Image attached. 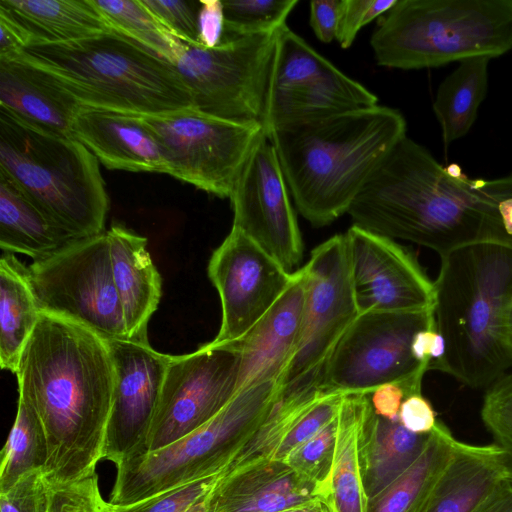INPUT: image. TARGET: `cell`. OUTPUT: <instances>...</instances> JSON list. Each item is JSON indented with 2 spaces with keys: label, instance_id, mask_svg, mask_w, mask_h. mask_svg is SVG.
<instances>
[{
  "label": "cell",
  "instance_id": "cell-31",
  "mask_svg": "<svg viewBox=\"0 0 512 512\" xmlns=\"http://www.w3.org/2000/svg\"><path fill=\"white\" fill-rule=\"evenodd\" d=\"M370 394H346L338 415V436L329 495L331 512H367L362 482L359 439Z\"/></svg>",
  "mask_w": 512,
  "mask_h": 512
},
{
  "label": "cell",
  "instance_id": "cell-32",
  "mask_svg": "<svg viewBox=\"0 0 512 512\" xmlns=\"http://www.w3.org/2000/svg\"><path fill=\"white\" fill-rule=\"evenodd\" d=\"M490 60L485 56L466 58L440 83L433 111L446 147L466 136L474 125L488 92Z\"/></svg>",
  "mask_w": 512,
  "mask_h": 512
},
{
  "label": "cell",
  "instance_id": "cell-13",
  "mask_svg": "<svg viewBox=\"0 0 512 512\" xmlns=\"http://www.w3.org/2000/svg\"><path fill=\"white\" fill-rule=\"evenodd\" d=\"M239 366L231 343L209 342L171 355L143 453L176 442L216 416L237 394Z\"/></svg>",
  "mask_w": 512,
  "mask_h": 512
},
{
  "label": "cell",
  "instance_id": "cell-21",
  "mask_svg": "<svg viewBox=\"0 0 512 512\" xmlns=\"http://www.w3.org/2000/svg\"><path fill=\"white\" fill-rule=\"evenodd\" d=\"M72 137L108 169L169 174L164 151L140 115L83 106Z\"/></svg>",
  "mask_w": 512,
  "mask_h": 512
},
{
  "label": "cell",
  "instance_id": "cell-9",
  "mask_svg": "<svg viewBox=\"0 0 512 512\" xmlns=\"http://www.w3.org/2000/svg\"><path fill=\"white\" fill-rule=\"evenodd\" d=\"M436 326L434 309L358 315L341 336L323 366L330 392L370 394L387 383H399L406 397L421 394L426 364L412 355L415 334Z\"/></svg>",
  "mask_w": 512,
  "mask_h": 512
},
{
  "label": "cell",
  "instance_id": "cell-39",
  "mask_svg": "<svg viewBox=\"0 0 512 512\" xmlns=\"http://www.w3.org/2000/svg\"><path fill=\"white\" fill-rule=\"evenodd\" d=\"M481 418L493 443L503 452L506 467L512 475V372L505 373L489 386Z\"/></svg>",
  "mask_w": 512,
  "mask_h": 512
},
{
  "label": "cell",
  "instance_id": "cell-20",
  "mask_svg": "<svg viewBox=\"0 0 512 512\" xmlns=\"http://www.w3.org/2000/svg\"><path fill=\"white\" fill-rule=\"evenodd\" d=\"M378 98L331 62L280 87L266 88L262 127L266 135L294 123L378 105Z\"/></svg>",
  "mask_w": 512,
  "mask_h": 512
},
{
  "label": "cell",
  "instance_id": "cell-6",
  "mask_svg": "<svg viewBox=\"0 0 512 512\" xmlns=\"http://www.w3.org/2000/svg\"><path fill=\"white\" fill-rule=\"evenodd\" d=\"M370 44L378 65L417 70L512 50V0H396Z\"/></svg>",
  "mask_w": 512,
  "mask_h": 512
},
{
  "label": "cell",
  "instance_id": "cell-47",
  "mask_svg": "<svg viewBox=\"0 0 512 512\" xmlns=\"http://www.w3.org/2000/svg\"><path fill=\"white\" fill-rule=\"evenodd\" d=\"M398 419L415 434H429L438 422L431 403L422 394H414L403 400Z\"/></svg>",
  "mask_w": 512,
  "mask_h": 512
},
{
  "label": "cell",
  "instance_id": "cell-49",
  "mask_svg": "<svg viewBox=\"0 0 512 512\" xmlns=\"http://www.w3.org/2000/svg\"><path fill=\"white\" fill-rule=\"evenodd\" d=\"M406 393L399 383H387L370 393V401L376 415L388 420H398L401 404Z\"/></svg>",
  "mask_w": 512,
  "mask_h": 512
},
{
  "label": "cell",
  "instance_id": "cell-18",
  "mask_svg": "<svg viewBox=\"0 0 512 512\" xmlns=\"http://www.w3.org/2000/svg\"><path fill=\"white\" fill-rule=\"evenodd\" d=\"M345 236L359 314L433 307L434 284L409 250L356 225Z\"/></svg>",
  "mask_w": 512,
  "mask_h": 512
},
{
  "label": "cell",
  "instance_id": "cell-29",
  "mask_svg": "<svg viewBox=\"0 0 512 512\" xmlns=\"http://www.w3.org/2000/svg\"><path fill=\"white\" fill-rule=\"evenodd\" d=\"M28 267L13 253L0 260V365L16 374L24 347L41 317Z\"/></svg>",
  "mask_w": 512,
  "mask_h": 512
},
{
  "label": "cell",
  "instance_id": "cell-8",
  "mask_svg": "<svg viewBox=\"0 0 512 512\" xmlns=\"http://www.w3.org/2000/svg\"><path fill=\"white\" fill-rule=\"evenodd\" d=\"M279 390L277 380L242 390L194 432L163 448L122 461L116 466L108 502L128 505L220 475L260 427Z\"/></svg>",
  "mask_w": 512,
  "mask_h": 512
},
{
  "label": "cell",
  "instance_id": "cell-4",
  "mask_svg": "<svg viewBox=\"0 0 512 512\" xmlns=\"http://www.w3.org/2000/svg\"><path fill=\"white\" fill-rule=\"evenodd\" d=\"M440 258L433 282L435 322L445 348L439 371L471 388L490 386L512 366L503 342L512 248L477 241Z\"/></svg>",
  "mask_w": 512,
  "mask_h": 512
},
{
  "label": "cell",
  "instance_id": "cell-26",
  "mask_svg": "<svg viewBox=\"0 0 512 512\" xmlns=\"http://www.w3.org/2000/svg\"><path fill=\"white\" fill-rule=\"evenodd\" d=\"M430 434V433H429ZM429 434H415L398 420L366 412L359 439V457L365 494L374 498L419 457Z\"/></svg>",
  "mask_w": 512,
  "mask_h": 512
},
{
  "label": "cell",
  "instance_id": "cell-23",
  "mask_svg": "<svg viewBox=\"0 0 512 512\" xmlns=\"http://www.w3.org/2000/svg\"><path fill=\"white\" fill-rule=\"evenodd\" d=\"M83 105L48 71L21 55L0 58V109L38 129L72 137Z\"/></svg>",
  "mask_w": 512,
  "mask_h": 512
},
{
  "label": "cell",
  "instance_id": "cell-14",
  "mask_svg": "<svg viewBox=\"0 0 512 512\" xmlns=\"http://www.w3.org/2000/svg\"><path fill=\"white\" fill-rule=\"evenodd\" d=\"M302 270L306 296L301 329L295 352L278 380L280 387L322 367L359 315L345 234L314 248Z\"/></svg>",
  "mask_w": 512,
  "mask_h": 512
},
{
  "label": "cell",
  "instance_id": "cell-3",
  "mask_svg": "<svg viewBox=\"0 0 512 512\" xmlns=\"http://www.w3.org/2000/svg\"><path fill=\"white\" fill-rule=\"evenodd\" d=\"M406 128L400 111L375 105L286 125L267 137L297 210L319 228L348 212Z\"/></svg>",
  "mask_w": 512,
  "mask_h": 512
},
{
  "label": "cell",
  "instance_id": "cell-27",
  "mask_svg": "<svg viewBox=\"0 0 512 512\" xmlns=\"http://www.w3.org/2000/svg\"><path fill=\"white\" fill-rule=\"evenodd\" d=\"M77 238L51 220L31 197L0 170V246L34 261L46 258Z\"/></svg>",
  "mask_w": 512,
  "mask_h": 512
},
{
  "label": "cell",
  "instance_id": "cell-17",
  "mask_svg": "<svg viewBox=\"0 0 512 512\" xmlns=\"http://www.w3.org/2000/svg\"><path fill=\"white\" fill-rule=\"evenodd\" d=\"M114 369L104 460L115 466L144 451L171 355L148 341H106Z\"/></svg>",
  "mask_w": 512,
  "mask_h": 512
},
{
  "label": "cell",
  "instance_id": "cell-5",
  "mask_svg": "<svg viewBox=\"0 0 512 512\" xmlns=\"http://www.w3.org/2000/svg\"><path fill=\"white\" fill-rule=\"evenodd\" d=\"M51 73L83 106L140 116L194 107L174 65L115 31L21 53Z\"/></svg>",
  "mask_w": 512,
  "mask_h": 512
},
{
  "label": "cell",
  "instance_id": "cell-10",
  "mask_svg": "<svg viewBox=\"0 0 512 512\" xmlns=\"http://www.w3.org/2000/svg\"><path fill=\"white\" fill-rule=\"evenodd\" d=\"M28 275L41 312L76 322L105 341L129 339L107 230L34 261Z\"/></svg>",
  "mask_w": 512,
  "mask_h": 512
},
{
  "label": "cell",
  "instance_id": "cell-25",
  "mask_svg": "<svg viewBox=\"0 0 512 512\" xmlns=\"http://www.w3.org/2000/svg\"><path fill=\"white\" fill-rule=\"evenodd\" d=\"M508 475L497 445L458 441L420 512H475Z\"/></svg>",
  "mask_w": 512,
  "mask_h": 512
},
{
  "label": "cell",
  "instance_id": "cell-53",
  "mask_svg": "<svg viewBox=\"0 0 512 512\" xmlns=\"http://www.w3.org/2000/svg\"><path fill=\"white\" fill-rule=\"evenodd\" d=\"M280 512H331L325 499H317L305 505L297 506Z\"/></svg>",
  "mask_w": 512,
  "mask_h": 512
},
{
  "label": "cell",
  "instance_id": "cell-52",
  "mask_svg": "<svg viewBox=\"0 0 512 512\" xmlns=\"http://www.w3.org/2000/svg\"><path fill=\"white\" fill-rule=\"evenodd\" d=\"M503 342L508 355L512 359V298L508 302L504 312Z\"/></svg>",
  "mask_w": 512,
  "mask_h": 512
},
{
  "label": "cell",
  "instance_id": "cell-48",
  "mask_svg": "<svg viewBox=\"0 0 512 512\" xmlns=\"http://www.w3.org/2000/svg\"><path fill=\"white\" fill-rule=\"evenodd\" d=\"M342 0H314L310 2V26L323 43L335 40L337 21Z\"/></svg>",
  "mask_w": 512,
  "mask_h": 512
},
{
  "label": "cell",
  "instance_id": "cell-42",
  "mask_svg": "<svg viewBox=\"0 0 512 512\" xmlns=\"http://www.w3.org/2000/svg\"><path fill=\"white\" fill-rule=\"evenodd\" d=\"M46 512H110L100 492L98 475L63 483L47 484Z\"/></svg>",
  "mask_w": 512,
  "mask_h": 512
},
{
  "label": "cell",
  "instance_id": "cell-7",
  "mask_svg": "<svg viewBox=\"0 0 512 512\" xmlns=\"http://www.w3.org/2000/svg\"><path fill=\"white\" fill-rule=\"evenodd\" d=\"M0 170L75 237L105 231L109 198L99 161L76 139L48 133L0 109Z\"/></svg>",
  "mask_w": 512,
  "mask_h": 512
},
{
  "label": "cell",
  "instance_id": "cell-45",
  "mask_svg": "<svg viewBox=\"0 0 512 512\" xmlns=\"http://www.w3.org/2000/svg\"><path fill=\"white\" fill-rule=\"evenodd\" d=\"M47 484L42 470L22 477L5 492H0V512H46Z\"/></svg>",
  "mask_w": 512,
  "mask_h": 512
},
{
  "label": "cell",
  "instance_id": "cell-40",
  "mask_svg": "<svg viewBox=\"0 0 512 512\" xmlns=\"http://www.w3.org/2000/svg\"><path fill=\"white\" fill-rule=\"evenodd\" d=\"M219 475L203 478L128 505H110V512H206L207 499Z\"/></svg>",
  "mask_w": 512,
  "mask_h": 512
},
{
  "label": "cell",
  "instance_id": "cell-41",
  "mask_svg": "<svg viewBox=\"0 0 512 512\" xmlns=\"http://www.w3.org/2000/svg\"><path fill=\"white\" fill-rule=\"evenodd\" d=\"M345 395L330 392L313 403L292 425L270 460L284 461L294 449L333 421L340 412Z\"/></svg>",
  "mask_w": 512,
  "mask_h": 512
},
{
  "label": "cell",
  "instance_id": "cell-50",
  "mask_svg": "<svg viewBox=\"0 0 512 512\" xmlns=\"http://www.w3.org/2000/svg\"><path fill=\"white\" fill-rule=\"evenodd\" d=\"M30 44L26 33L8 17L0 14V58L15 56Z\"/></svg>",
  "mask_w": 512,
  "mask_h": 512
},
{
  "label": "cell",
  "instance_id": "cell-46",
  "mask_svg": "<svg viewBox=\"0 0 512 512\" xmlns=\"http://www.w3.org/2000/svg\"><path fill=\"white\" fill-rule=\"evenodd\" d=\"M197 31V42L207 48L216 47L225 40V19L221 0H199Z\"/></svg>",
  "mask_w": 512,
  "mask_h": 512
},
{
  "label": "cell",
  "instance_id": "cell-34",
  "mask_svg": "<svg viewBox=\"0 0 512 512\" xmlns=\"http://www.w3.org/2000/svg\"><path fill=\"white\" fill-rule=\"evenodd\" d=\"M47 451L42 426L32 407L18 399L17 414L1 451L0 492H5L25 475L43 470Z\"/></svg>",
  "mask_w": 512,
  "mask_h": 512
},
{
  "label": "cell",
  "instance_id": "cell-16",
  "mask_svg": "<svg viewBox=\"0 0 512 512\" xmlns=\"http://www.w3.org/2000/svg\"><path fill=\"white\" fill-rule=\"evenodd\" d=\"M292 273L232 227L208 264L222 309L220 329L211 343H231L246 335L283 294Z\"/></svg>",
  "mask_w": 512,
  "mask_h": 512
},
{
  "label": "cell",
  "instance_id": "cell-38",
  "mask_svg": "<svg viewBox=\"0 0 512 512\" xmlns=\"http://www.w3.org/2000/svg\"><path fill=\"white\" fill-rule=\"evenodd\" d=\"M483 216V240L512 248V172L493 179H472Z\"/></svg>",
  "mask_w": 512,
  "mask_h": 512
},
{
  "label": "cell",
  "instance_id": "cell-11",
  "mask_svg": "<svg viewBox=\"0 0 512 512\" xmlns=\"http://www.w3.org/2000/svg\"><path fill=\"white\" fill-rule=\"evenodd\" d=\"M278 31L228 37L213 48L181 41L171 63L191 92L194 108L261 123Z\"/></svg>",
  "mask_w": 512,
  "mask_h": 512
},
{
  "label": "cell",
  "instance_id": "cell-44",
  "mask_svg": "<svg viewBox=\"0 0 512 512\" xmlns=\"http://www.w3.org/2000/svg\"><path fill=\"white\" fill-rule=\"evenodd\" d=\"M395 2L396 0H342L335 40L342 48H349L360 29L381 17Z\"/></svg>",
  "mask_w": 512,
  "mask_h": 512
},
{
  "label": "cell",
  "instance_id": "cell-12",
  "mask_svg": "<svg viewBox=\"0 0 512 512\" xmlns=\"http://www.w3.org/2000/svg\"><path fill=\"white\" fill-rule=\"evenodd\" d=\"M142 117L164 151L169 175L220 198H230L265 133L261 123L220 118L194 107Z\"/></svg>",
  "mask_w": 512,
  "mask_h": 512
},
{
  "label": "cell",
  "instance_id": "cell-28",
  "mask_svg": "<svg viewBox=\"0 0 512 512\" xmlns=\"http://www.w3.org/2000/svg\"><path fill=\"white\" fill-rule=\"evenodd\" d=\"M5 15L30 45L76 41L113 31L91 0H0Z\"/></svg>",
  "mask_w": 512,
  "mask_h": 512
},
{
  "label": "cell",
  "instance_id": "cell-15",
  "mask_svg": "<svg viewBox=\"0 0 512 512\" xmlns=\"http://www.w3.org/2000/svg\"><path fill=\"white\" fill-rule=\"evenodd\" d=\"M278 157L264 133L245 162L230 196L232 227L290 272L303 257V241Z\"/></svg>",
  "mask_w": 512,
  "mask_h": 512
},
{
  "label": "cell",
  "instance_id": "cell-30",
  "mask_svg": "<svg viewBox=\"0 0 512 512\" xmlns=\"http://www.w3.org/2000/svg\"><path fill=\"white\" fill-rule=\"evenodd\" d=\"M323 366L289 385L280 387L278 396L260 427L221 475L271 459L297 419L319 398L330 393L323 383Z\"/></svg>",
  "mask_w": 512,
  "mask_h": 512
},
{
  "label": "cell",
  "instance_id": "cell-51",
  "mask_svg": "<svg viewBox=\"0 0 512 512\" xmlns=\"http://www.w3.org/2000/svg\"><path fill=\"white\" fill-rule=\"evenodd\" d=\"M475 512H512V475H508Z\"/></svg>",
  "mask_w": 512,
  "mask_h": 512
},
{
  "label": "cell",
  "instance_id": "cell-22",
  "mask_svg": "<svg viewBox=\"0 0 512 512\" xmlns=\"http://www.w3.org/2000/svg\"><path fill=\"white\" fill-rule=\"evenodd\" d=\"M317 499L325 494L316 483L284 461L265 460L219 475L206 512H280Z\"/></svg>",
  "mask_w": 512,
  "mask_h": 512
},
{
  "label": "cell",
  "instance_id": "cell-1",
  "mask_svg": "<svg viewBox=\"0 0 512 512\" xmlns=\"http://www.w3.org/2000/svg\"><path fill=\"white\" fill-rule=\"evenodd\" d=\"M16 376L19 397L32 407L44 433L46 484L96 472L104 460L114 386L106 341L76 322L42 312Z\"/></svg>",
  "mask_w": 512,
  "mask_h": 512
},
{
  "label": "cell",
  "instance_id": "cell-36",
  "mask_svg": "<svg viewBox=\"0 0 512 512\" xmlns=\"http://www.w3.org/2000/svg\"><path fill=\"white\" fill-rule=\"evenodd\" d=\"M225 39L273 32L286 24L297 0H224Z\"/></svg>",
  "mask_w": 512,
  "mask_h": 512
},
{
  "label": "cell",
  "instance_id": "cell-2",
  "mask_svg": "<svg viewBox=\"0 0 512 512\" xmlns=\"http://www.w3.org/2000/svg\"><path fill=\"white\" fill-rule=\"evenodd\" d=\"M353 225L441 256L483 240L479 196L458 164L441 165L405 136L371 174L347 212Z\"/></svg>",
  "mask_w": 512,
  "mask_h": 512
},
{
  "label": "cell",
  "instance_id": "cell-19",
  "mask_svg": "<svg viewBox=\"0 0 512 512\" xmlns=\"http://www.w3.org/2000/svg\"><path fill=\"white\" fill-rule=\"evenodd\" d=\"M305 296V275L300 268L270 310L246 335L231 342L240 357L237 393L279 380L297 346Z\"/></svg>",
  "mask_w": 512,
  "mask_h": 512
},
{
  "label": "cell",
  "instance_id": "cell-43",
  "mask_svg": "<svg viewBox=\"0 0 512 512\" xmlns=\"http://www.w3.org/2000/svg\"><path fill=\"white\" fill-rule=\"evenodd\" d=\"M154 17L178 40L197 42L199 1L141 0Z\"/></svg>",
  "mask_w": 512,
  "mask_h": 512
},
{
  "label": "cell",
  "instance_id": "cell-37",
  "mask_svg": "<svg viewBox=\"0 0 512 512\" xmlns=\"http://www.w3.org/2000/svg\"><path fill=\"white\" fill-rule=\"evenodd\" d=\"M337 436L338 416L284 460L298 474L316 483L323 490L325 499L330 490Z\"/></svg>",
  "mask_w": 512,
  "mask_h": 512
},
{
  "label": "cell",
  "instance_id": "cell-24",
  "mask_svg": "<svg viewBox=\"0 0 512 512\" xmlns=\"http://www.w3.org/2000/svg\"><path fill=\"white\" fill-rule=\"evenodd\" d=\"M107 233L128 337L148 341L147 327L161 299L162 281L147 250V239L121 224L111 226Z\"/></svg>",
  "mask_w": 512,
  "mask_h": 512
},
{
  "label": "cell",
  "instance_id": "cell-35",
  "mask_svg": "<svg viewBox=\"0 0 512 512\" xmlns=\"http://www.w3.org/2000/svg\"><path fill=\"white\" fill-rule=\"evenodd\" d=\"M110 28L169 60L181 41L175 38L141 0H91Z\"/></svg>",
  "mask_w": 512,
  "mask_h": 512
},
{
  "label": "cell",
  "instance_id": "cell-33",
  "mask_svg": "<svg viewBox=\"0 0 512 512\" xmlns=\"http://www.w3.org/2000/svg\"><path fill=\"white\" fill-rule=\"evenodd\" d=\"M458 440L438 421L415 462L386 489L368 500L367 512H420Z\"/></svg>",
  "mask_w": 512,
  "mask_h": 512
}]
</instances>
